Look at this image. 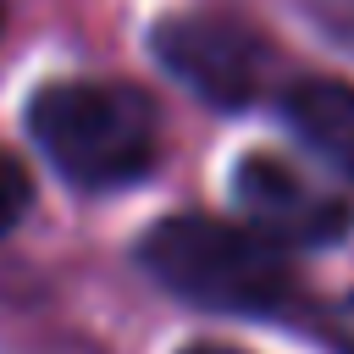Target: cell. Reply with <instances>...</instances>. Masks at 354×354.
Instances as JSON below:
<instances>
[{
    "label": "cell",
    "mask_w": 354,
    "mask_h": 354,
    "mask_svg": "<svg viewBox=\"0 0 354 354\" xmlns=\"http://www.w3.org/2000/svg\"><path fill=\"white\" fill-rule=\"evenodd\" d=\"M321 337L332 343V354H354V293L321 315Z\"/></svg>",
    "instance_id": "52a82bcc"
},
{
    "label": "cell",
    "mask_w": 354,
    "mask_h": 354,
    "mask_svg": "<svg viewBox=\"0 0 354 354\" xmlns=\"http://www.w3.org/2000/svg\"><path fill=\"white\" fill-rule=\"evenodd\" d=\"M282 122L326 166L354 177V88L337 77H304L282 94Z\"/></svg>",
    "instance_id": "5b68a950"
},
{
    "label": "cell",
    "mask_w": 354,
    "mask_h": 354,
    "mask_svg": "<svg viewBox=\"0 0 354 354\" xmlns=\"http://www.w3.org/2000/svg\"><path fill=\"white\" fill-rule=\"evenodd\" d=\"M155 61L205 105L238 111L266 83V39L227 11H177L149 33Z\"/></svg>",
    "instance_id": "3957f363"
},
{
    "label": "cell",
    "mask_w": 354,
    "mask_h": 354,
    "mask_svg": "<svg viewBox=\"0 0 354 354\" xmlns=\"http://www.w3.org/2000/svg\"><path fill=\"white\" fill-rule=\"evenodd\" d=\"M183 354H243V348H227V343H188Z\"/></svg>",
    "instance_id": "ba28073f"
},
{
    "label": "cell",
    "mask_w": 354,
    "mask_h": 354,
    "mask_svg": "<svg viewBox=\"0 0 354 354\" xmlns=\"http://www.w3.org/2000/svg\"><path fill=\"white\" fill-rule=\"evenodd\" d=\"M0 28H6V6H0Z\"/></svg>",
    "instance_id": "9c48e42d"
},
{
    "label": "cell",
    "mask_w": 354,
    "mask_h": 354,
    "mask_svg": "<svg viewBox=\"0 0 354 354\" xmlns=\"http://www.w3.org/2000/svg\"><path fill=\"white\" fill-rule=\"evenodd\" d=\"M232 199L249 216V227H260L277 243H332L348 227L343 194L321 188L282 155H243L232 171Z\"/></svg>",
    "instance_id": "277c9868"
},
{
    "label": "cell",
    "mask_w": 354,
    "mask_h": 354,
    "mask_svg": "<svg viewBox=\"0 0 354 354\" xmlns=\"http://www.w3.org/2000/svg\"><path fill=\"white\" fill-rule=\"evenodd\" d=\"M138 260L166 293L199 310L282 315L293 304V271L282 260V243L266 238L260 227L216 216H166L144 232Z\"/></svg>",
    "instance_id": "6da1fadb"
},
{
    "label": "cell",
    "mask_w": 354,
    "mask_h": 354,
    "mask_svg": "<svg viewBox=\"0 0 354 354\" xmlns=\"http://www.w3.org/2000/svg\"><path fill=\"white\" fill-rule=\"evenodd\" d=\"M28 133L50 166L77 188L138 183L160 155V116L127 83L72 77L44 83L28 105Z\"/></svg>",
    "instance_id": "7a4b0ae2"
},
{
    "label": "cell",
    "mask_w": 354,
    "mask_h": 354,
    "mask_svg": "<svg viewBox=\"0 0 354 354\" xmlns=\"http://www.w3.org/2000/svg\"><path fill=\"white\" fill-rule=\"evenodd\" d=\"M28 199H33V177H28V166H22L17 155H6V149H0V238L22 221Z\"/></svg>",
    "instance_id": "8992f818"
}]
</instances>
